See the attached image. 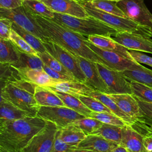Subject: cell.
Segmentation results:
<instances>
[{"mask_svg": "<svg viewBox=\"0 0 152 152\" xmlns=\"http://www.w3.org/2000/svg\"><path fill=\"white\" fill-rule=\"evenodd\" d=\"M32 15L50 41L72 55L83 57L109 68L108 64L87 45L86 41L87 39L83 35L60 25L51 18L34 14Z\"/></svg>", "mask_w": 152, "mask_h": 152, "instance_id": "1", "label": "cell"}, {"mask_svg": "<svg viewBox=\"0 0 152 152\" xmlns=\"http://www.w3.org/2000/svg\"><path fill=\"white\" fill-rule=\"evenodd\" d=\"M45 124V120L36 116L15 120L0 119L1 149L20 152Z\"/></svg>", "mask_w": 152, "mask_h": 152, "instance_id": "2", "label": "cell"}, {"mask_svg": "<svg viewBox=\"0 0 152 152\" xmlns=\"http://www.w3.org/2000/svg\"><path fill=\"white\" fill-rule=\"evenodd\" d=\"M53 14V20L83 36L100 35L111 37L118 33L114 28L91 16L87 18H79L55 12Z\"/></svg>", "mask_w": 152, "mask_h": 152, "instance_id": "3", "label": "cell"}, {"mask_svg": "<svg viewBox=\"0 0 152 152\" xmlns=\"http://www.w3.org/2000/svg\"><path fill=\"white\" fill-rule=\"evenodd\" d=\"M78 2L84 7L89 16L100 20L118 32H129L148 38L152 37V28L148 26L138 24L128 18L121 17L103 11L94 7L89 1Z\"/></svg>", "mask_w": 152, "mask_h": 152, "instance_id": "4", "label": "cell"}, {"mask_svg": "<svg viewBox=\"0 0 152 152\" xmlns=\"http://www.w3.org/2000/svg\"><path fill=\"white\" fill-rule=\"evenodd\" d=\"M2 97L16 107L36 116L40 106L37 103L34 94L14 82L7 83L2 90Z\"/></svg>", "mask_w": 152, "mask_h": 152, "instance_id": "5", "label": "cell"}, {"mask_svg": "<svg viewBox=\"0 0 152 152\" xmlns=\"http://www.w3.org/2000/svg\"><path fill=\"white\" fill-rule=\"evenodd\" d=\"M0 17L10 19L12 23L34 34L42 42L50 41L32 14L23 5L13 9L0 8Z\"/></svg>", "mask_w": 152, "mask_h": 152, "instance_id": "6", "label": "cell"}, {"mask_svg": "<svg viewBox=\"0 0 152 152\" xmlns=\"http://www.w3.org/2000/svg\"><path fill=\"white\" fill-rule=\"evenodd\" d=\"M36 116L54 123L61 128L86 116L67 107L62 106H40Z\"/></svg>", "mask_w": 152, "mask_h": 152, "instance_id": "7", "label": "cell"}, {"mask_svg": "<svg viewBox=\"0 0 152 152\" xmlns=\"http://www.w3.org/2000/svg\"><path fill=\"white\" fill-rule=\"evenodd\" d=\"M43 43L46 51L67 69L77 81L86 83L85 75L74 55L52 41L43 42Z\"/></svg>", "mask_w": 152, "mask_h": 152, "instance_id": "8", "label": "cell"}, {"mask_svg": "<svg viewBox=\"0 0 152 152\" xmlns=\"http://www.w3.org/2000/svg\"><path fill=\"white\" fill-rule=\"evenodd\" d=\"M58 127L46 121L45 126L35 134L20 152H50Z\"/></svg>", "mask_w": 152, "mask_h": 152, "instance_id": "9", "label": "cell"}, {"mask_svg": "<svg viewBox=\"0 0 152 152\" xmlns=\"http://www.w3.org/2000/svg\"><path fill=\"white\" fill-rule=\"evenodd\" d=\"M99 72L109 90L108 94H130L132 90L129 81L122 71L110 69L100 63H96Z\"/></svg>", "mask_w": 152, "mask_h": 152, "instance_id": "10", "label": "cell"}, {"mask_svg": "<svg viewBox=\"0 0 152 152\" xmlns=\"http://www.w3.org/2000/svg\"><path fill=\"white\" fill-rule=\"evenodd\" d=\"M116 5L129 19L152 28V14L143 0H121Z\"/></svg>", "mask_w": 152, "mask_h": 152, "instance_id": "11", "label": "cell"}, {"mask_svg": "<svg viewBox=\"0 0 152 152\" xmlns=\"http://www.w3.org/2000/svg\"><path fill=\"white\" fill-rule=\"evenodd\" d=\"M86 43L91 50L108 64L110 69L124 71L127 69L138 68L142 66V65L135 61L130 60L116 52L98 48L88 41L87 39Z\"/></svg>", "mask_w": 152, "mask_h": 152, "instance_id": "12", "label": "cell"}, {"mask_svg": "<svg viewBox=\"0 0 152 152\" xmlns=\"http://www.w3.org/2000/svg\"><path fill=\"white\" fill-rule=\"evenodd\" d=\"M74 56L77 60L80 67L85 75L86 80L85 84L93 90L108 94L109 90L99 72L96 62L76 55H74Z\"/></svg>", "mask_w": 152, "mask_h": 152, "instance_id": "13", "label": "cell"}, {"mask_svg": "<svg viewBox=\"0 0 152 152\" xmlns=\"http://www.w3.org/2000/svg\"><path fill=\"white\" fill-rule=\"evenodd\" d=\"M128 50L152 53V40L129 32H118L112 38Z\"/></svg>", "mask_w": 152, "mask_h": 152, "instance_id": "14", "label": "cell"}, {"mask_svg": "<svg viewBox=\"0 0 152 152\" xmlns=\"http://www.w3.org/2000/svg\"><path fill=\"white\" fill-rule=\"evenodd\" d=\"M55 12L66 14L79 18H87V14L84 7L74 0H40Z\"/></svg>", "mask_w": 152, "mask_h": 152, "instance_id": "15", "label": "cell"}, {"mask_svg": "<svg viewBox=\"0 0 152 152\" xmlns=\"http://www.w3.org/2000/svg\"><path fill=\"white\" fill-rule=\"evenodd\" d=\"M127 116L138 121L140 116L138 103L132 94H106Z\"/></svg>", "mask_w": 152, "mask_h": 152, "instance_id": "16", "label": "cell"}, {"mask_svg": "<svg viewBox=\"0 0 152 152\" xmlns=\"http://www.w3.org/2000/svg\"><path fill=\"white\" fill-rule=\"evenodd\" d=\"M122 137L120 145L132 152H145L143 146L144 136L134 129L130 125L122 127Z\"/></svg>", "mask_w": 152, "mask_h": 152, "instance_id": "17", "label": "cell"}, {"mask_svg": "<svg viewBox=\"0 0 152 152\" xmlns=\"http://www.w3.org/2000/svg\"><path fill=\"white\" fill-rule=\"evenodd\" d=\"M118 144L109 141L100 136L89 134L77 145V148L84 149L93 152H109Z\"/></svg>", "mask_w": 152, "mask_h": 152, "instance_id": "18", "label": "cell"}, {"mask_svg": "<svg viewBox=\"0 0 152 152\" xmlns=\"http://www.w3.org/2000/svg\"><path fill=\"white\" fill-rule=\"evenodd\" d=\"M87 39L88 41L98 48L116 52L130 60L134 61L131 56L129 50L114 40L111 37L100 35H89Z\"/></svg>", "mask_w": 152, "mask_h": 152, "instance_id": "19", "label": "cell"}, {"mask_svg": "<svg viewBox=\"0 0 152 152\" xmlns=\"http://www.w3.org/2000/svg\"><path fill=\"white\" fill-rule=\"evenodd\" d=\"M46 88L53 91L69 94L76 97L80 95L87 96L89 92L93 90L86 84L78 81H59Z\"/></svg>", "mask_w": 152, "mask_h": 152, "instance_id": "20", "label": "cell"}, {"mask_svg": "<svg viewBox=\"0 0 152 152\" xmlns=\"http://www.w3.org/2000/svg\"><path fill=\"white\" fill-rule=\"evenodd\" d=\"M34 97L37 103L40 106L66 107L56 93L46 87L36 86L34 90Z\"/></svg>", "mask_w": 152, "mask_h": 152, "instance_id": "21", "label": "cell"}, {"mask_svg": "<svg viewBox=\"0 0 152 152\" xmlns=\"http://www.w3.org/2000/svg\"><path fill=\"white\" fill-rule=\"evenodd\" d=\"M87 96H91L96 99L105 105L114 115L121 118L126 124L132 125L136 122L127 116L120 108L116 105V104L105 93H102L97 90H93L89 92Z\"/></svg>", "mask_w": 152, "mask_h": 152, "instance_id": "22", "label": "cell"}, {"mask_svg": "<svg viewBox=\"0 0 152 152\" xmlns=\"http://www.w3.org/2000/svg\"><path fill=\"white\" fill-rule=\"evenodd\" d=\"M22 77L40 87H49L57 82L52 78L44 70H35V69H18Z\"/></svg>", "mask_w": 152, "mask_h": 152, "instance_id": "23", "label": "cell"}, {"mask_svg": "<svg viewBox=\"0 0 152 152\" xmlns=\"http://www.w3.org/2000/svg\"><path fill=\"white\" fill-rule=\"evenodd\" d=\"M137 101L140 111V116L132 125L134 129L141 134L145 128H152V103L144 102L134 96Z\"/></svg>", "mask_w": 152, "mask_h": 152, "instance_id": "24", "label": "cell"}, {"mask_svg": "<svg viewBox=\"0 0 152 152\" xmlns=\"http://www.w3.org/2000/svg\"><path fill=\"white\" fill-rule=\"evenodd\" d=\"M59 133L63 141L75 146H77L86 136L82 130L73 123L59 128Z\"/></svg>", "mask_w": 152, "mask_h": 152, "instance_id": "25", "label": "cell"}, {"mask_svg": "<svg viewBox=\"0 0 152 152\" xmlns=\"http://www.w3.org/2000/svg\"><path fill=\"white\" fill-rule=\"evenodd\" d=\"M20 51L10 40L0 38V62L12 65L19 59Z\"/></svg>", "mask_w": 152, "mask_h": 152, "instance_id": "26", "label": "cell"}, {"mask_svg": "<svg viewBox=\"0 0 152 152\" xmlns=\"http://www.w3.org/2000/svg\"><path fill=\"white\" fill-rule=\"evenodd\" d=\"M17 69L43 70V63L38 55L27 54L20 52L19 59L11 65Z\"/></svg>", "mask_w": 152, "mask_h": 152, "instance_id": "27", "label": "cell"}, {"mask_svg": "<svg viewBox=\"0 0 152 152\" xmlns=\"http://www.w3.org/2000/svg\"><path fill=\"white\" fill-rule=\"evenodd\" d=\"M53 91L61 99L66 107L85 116L86 117H88L92 112L78 97L65 93L57 91Z\"/></svg>", "mask_w": 152, "mask_h": 152, "instance_id": "28", "label": "cell"}, {"mask_svg": "<svg viewBox=\"0 0 152 152\" xmlns=\"http://www.w3.org/2000/svg\"><path fill=\"white\" fill-rule=\"evenodd\" d=\"M122 72L127 80L137 81L152 88V70L142 65L138 68L125 70Z\"/></svg>", "mask_w": 152, "mask_h": 152, "instance_id": "29", "label": "cell"}, {"mask_svg": "<svg viewBox=\"0 0 152 152\" xmlns=\"http://www.w3.org/2000/svg\"><path fill=\"white\" fill-rule=\"evenodd\" d=\"M23 7L30 14L53 19L54 12L40 0H23Z\"/></svg>", "mask_w": 152, "mask_h": 152, "instance_id": "30", "label": "cell"}, {"mask_svg": "<svg viewBox=\"0 0 152 152\" xmlns=\"http://www.w3.org/2000/svg\"><path fill=\"white\" fill-rule=\"evenodd\" d=\"M28 116H34L8 102L0 104V119H1L15 120Z\"/></svg>", "mask_w": 152, "mask_h": 152, "instance_id": "31", "label": "cell"}, {"mask_svg": "<svg viewBox=\"0 0 152 152\" xmlns=\"http://www.w3.org/2000/svg\"><path fill=\"white\" fill-rule=\"evenodd\" d=\"M122 127L110 124H103L102 125L91 134L100 136L109 141L120 145L121 142Z\"/></svg>", "mask_w": 152, "mask_h": 152, "instance_id": "32", "label": "cell"}, {"mask_svg": "<svg viewBox=\"0 0 152 152\" xmlns=\"http://www.w3.org/2000/svg\"><path fill=\"white\" fill-rule=\"evenodd\" d=\"M12 29L17 33L25 41L30 45L37 53H43L46 51L43 42L33 33L12 23Z\"/></svg>", "mask_w": 152, "mask_h": 152, "instance_id": "33", "label": "cell"}, {"mask_svg": "<svg viewBox=\"0 0 152 152\" xmlns=\"http://www.w3.org/2000/svg\"><path fill=\"white\" fill-rule=\"evenodd\" d=\"M132 94L144 102L152 103V88L133 80H129Z\"/></svg>", "mask_w": 152, "mask_h": 152, "instance_id": "34", "label": "cell"}, {"mask_svg": "<svg viewBox=\"0 0 152 152\" xmlns=\"http://www.w3.org/2000/svg\"><path fill=\"white\" fill-rule=\"evenodd\" d=\"M96 8L106 12L127 18L122 11L117 6L116 2L109 0H91L89 1Z\"/></svg>", "mask_w": 152, "mask_h": 152, "instance_id": "35", "label": "cell"}, {"mask_svg": "<svg viewBox=\"0 0 152 152\" xmlns=\"http://www.w3.org/2000/svg\"><path fill=\"white\" fill-rule=\"evenodd\" d=\"M37 55L41 59L43 63L52 69L63 74L74 77L67 69L47 51L43 53H37Z\"/></svg>", "mask_w": 152, "mask_h": 152, "instance_id": "36", "label": "cell"}, {"mask_svg": "<svg viewBox=\"0 0 152 152\" xmlns=\"http://www.w3.org/2000/svg\"><path fill=\"white\" fill-rule=\"evenodd\" d=\"M24 79L18 70L10 64L0 62V81L6 83Z\"/></svg>", "mask_w": 152, "mask_h": 152, "instance_id": "37", "label": "cell"}, {"mask_svg": "<svg viewBox=\"0 0 152 152\" xmlns=\"http://www.w3.org/2000/svg\"><path fill=\"white\" fill-rule=\"evenodd\" d=\"M87 135L91 134L94 131L99 129L103 123L94 118L85 117L73 122Z\"/></svg>", "mask_w": 152, "mask_h": 152, "instance_id": "38", "label": "cell"}, {"mask_svg": "<svg viewBox=\"0 0 152 152\" xmlns=\"http://www.w3.org/2000/svg\"><path fill=\"white\" fill-rule=\"evenodd\" d=\"M88 117L97 119L103 124L116 125L121 127H122L126 124L121 118L116 116L113 113L91 112Z\"/></svg>", "mask_w": 152, "mask_h": 152, "instance_id": "39", "label": "cell"}, {"mask_svg": "<svg viewBox=\"0 0 152 152\" xmlns=\"http://www.w3.org/2000/svg\"><path fill=\"white\" fill-rule=\"evenodd\" d=\"M10 40L12 42L18 51L27 54L37 55V52L17 33L12 29Z\"/></svg>", "mask_w": 152, "mask_h": 152, "instance_id": "40", "label": "cell"}, {"mask_svg": "<svg viewBox=\"0 0 152 152\" xmlns=\"http://www.w3.org/2000/svg\"><path fill=\"white\" fill-rule=\"evenodd\" d=\"M77 97L92 112L113 113L105 105L94 97L85 95H80Z\"/></svg>", "mask_w": 152, "mask_h": 152, "instance_id": "41", "label": "cell"}, {"mask_svg": "<svg viewBox=\"0 0 152 152\" xmlns=\"http://www.w3.org/2000/svg\"><path fill=\"white\" fill-rule=\"evenodd\" d=\"M76 148L77 146L67 144L61 140L59 136L58 129L50 152H70Z\"/></svg>", "mask_w": 152, "mask_h": 152, "instance_id": "42", "label": "cell"}, {"mask_svg": "<svg viewBox=\"0 0 152 152\" xmlns=\"http://www.w3.org/2000/svg\"><path fill=\"white\" fill-rule=\"evenodd\" d=\"M12 22L8 18L0 17V38L10 40Z\"/></svg>", "mask_w": 152, "mask_h": 152, "instance_id": "43", "label": "cell"}, {"mask_svg": "<svg viewBox=\"0 0 152 152\" xmlns=\"http://www.w3.org/2000/svg\"><path fill=\"white\" fill-rule=\"evenodd\" d=\"M43 69L52 78H53L56 81H77L74 77L66 75L62 73L58 72L57 71H55L52 69L51 68H50L49 67H48V66L45 65L44 64L43 66Z\"/></svg>", "mask_w": 152, "mask_h": 152, "instance_id": "44", "label": "cell"}, {"mask_svg": "<svg viewBox=\"0 0 152 152\" xmlns=\"http://www.w3.org/2000/svg\"><path fill=\"white\" fill-rule=\"evenodd\" d=\"M129 52L133 59L136 62L140 64H144L152 67V57L137 50H129Z\"/></svg>", "mask_w": 152, "mask_h": 152, "instance_id": "45", "label": "cell"}, {"mask_svg": "<svg viewBox=\"0 0 152 152\" xmlns=\"http://www.w3.org/2000/svg\"><path fill=\"white\" fill-rule=\"evenodd\" d=\"M22 5L23 0H0V8L13 9Z\"/></svg>", "mask_w": 152, "mask_h": 152, "instance_id": "46", "label": "cell"}, {"mask_svg": "<svg viewBox=\"0 0 152 152\" xmlns=\"http://www.w3.org/2000/svg\"><path fill=\"white\" fill-rule=\"evenodd\" d=\"M143 146L145 152H152V136L147 135L144 137Z\"/></svg>", "mask_w": 152, "mask_h": 152, "instance_id": "47", "label": "cell"}, {"mask_svg": "<svg viewBox=\"0 0 152 152\" xmlns=\"http://www.w3.org/2000/svg\"><path fill=\"white\" fill-rule=\"evenodd\" d=\"M6 82L5 81H0V104H1L3 102H7L2 97V90H3V88L5 86V85L6 84Z\"/></svg>", "mask_w": 152, "mask_h": 152, "instance_id": "48", "label": "cell"}, {"mask_svg": "<svg viewBox=\"0 0 152 152\" xmlns=\"http://www.w3.org/2000/svg\"><path fill=\"white\" fill-rule=\"evenodd\" d=\"M109 152H128V150L123 146L121 145H118L115 148L110 151Z\"/></svg>", "mask_w": 152, "mask_h": 152, "instance_id": "49", "label": "cell"}, {"mask_svg": "<svg viewBox=\"0 0 152 152\" xmlns=\"http://www.w3.org/2000/svg\"><path fill=\"white\" fill-rule=\"evenodd\" d=\"M70 152H93L92 151L87 150H84V149H80V148H76L73 150H72Z\"/></svg>", "mask_w": 152, "mask_h": 152, "instance_id": "50", "label": "cell"}, {"mask_svg": "<svg viewBox=\"0 0 152 152\" xmlns=\"http://www.w3.org/2000/svg\"><path fill=\"white\" fill-rule=\"evenodd\" d=\"M150 131H152V128H145L144 129L143 131H142V135L145 137L147 134V133L148 132H150Z\"/></svg>", "mask_w": 152, "mask_h": 152, "instance_id": "51", "label": "cell"}, {"mask_svg": "<svg viewBox=\"0 0 152 152\" xmlns=\"http://www.w3.org/2000/svg\"><path fill=\"white\" fill-rule=\"evenodd\" d=\"M74 1H76L77 2H85V1H90L91 0H74Z\"/></svg>", "mask_w": 152, "mask_h": 152, "instance_id": "52", "label": "cell"}, {"mask_svg": "<svg viewBox=\"0 0 152 152\" xmlns=\"http://www.w3.org/2000/svg\"><path fill=\"white\" fill-rule=\"evenodd\" d=\"M147 135H151V136H152V131L148 132L147 133V134H146L145 136H147Z\"/></svg>", "mask_w": 152, "mask_h": 152, "instance_id": "53", "label": "cell"}, {"mask_svg": "<svg viewBox=\"0 0 152 152\" xmlns=\"http://www.w3.org/2000/svg\"><path fill=\"white\" fill-rule=\"evenodd\" d=\"M0 152H10V151H5V150H4L2 149H1L0 150Z\"/></svg>", "mask_w": 152, "mask_h": 152, "instance_id": "54", "label": "cell"}, {"mask_svg": "<svg viewBox=\"0 0 152 152\" xmlns=\"http://www.w3.org/2000/svg\"><path fill=\"white\" fill-rule=\"evenodd\" d=\"M109 1H115V2H119V1H121V0H109Z\"/></svg>", "mask_w": 152, "mask_h": 152, "instance_id": "55", "label": "cell"}, {"mask_svg": "<svg viewBox=\"0 0 152 152\" xmlns=\"http://www.w3.org/2000/svg\"><path fill=\"white\" fill-rule=\"evenodd\" d=\"M128 151V152H132V151Z\"/></svg>", "mask_w": 152, "mask_h": 152, "instance_id": "56", "label": "cell"}, {"mask_svg": "<svg viewBox=\"0 0 152 152\" xmlns=\"http://www.w3.org/2000/svg\"><path fill=\"white\" fill-rule=\"evenodd\" d=\"M0 150H1V147H0Z\"/></svg>", "mask_w": 152, "mask_h": 152, "instance_id": "57", "label": "cell"}]
</instances>
